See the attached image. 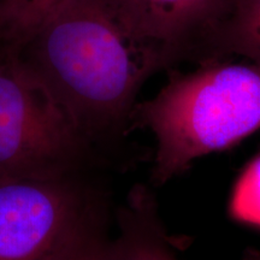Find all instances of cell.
<instances>
[{
	"instance_id": "7c38bea8",
	"label": "cell",
	"mask_w": 260,
	"mask_h": 260,
	"mask_svg": "<svg viewBox=\"0 0 260 260\" xmlns=\"http://www.w3.org/2000/svg\"><path fill=\"white\" fill-rule=\"evenodd\" d=\"M3 2V0H0V3H2Z\"/></svg>"
},
{
	"instance_id": "277c9868",
	"label": "cell",
	"mask_w": 260,
	"mask_h": 260,
	"mask_svg": "<svg viewBox=\"0 0 260 260\" xmlns=\"http://www.w3.org/2000/svg\"><path fill=\"white\" fill-rule=\"evenodd\" d=\"M106 203L94 174L0 180V260H45Z\"/></svg>"
},
{
	"instance_id": "6da1fadb",
	"label": "cell",
	"mask_w": 260,
	"mask_h": 260,
	"mask_svg": "<svg viewBox=\"0 0 260 260\" xmlns=\"http://www.w3.org/2000/svg\"><path fill=\"white\" fill-rule=\"evenodd\" d=\"M28 69L111 167L136 96L161 58L133 34L115 0H73L18 51Z\"/></svg>"
},
{
	"instance_id": "7a4b0ae2",
	"label": "cell",
	"mask_w": 260,
	"mask_h": 260,
	"mask_svg": "<svg viewBox=\"0 0 260 260\" xmlns=\"http://www.w3.org/2000/svg\"><path fill=\"white\" fill-rule=\"evenodd\" d=\"M157 141L151 184L159 187L204 155L236 145L260 129V64L204 61L190 73L168 70V82L136 103L130 132Z\"/></svg>"
},
{
	"instance_id": "9c48e42d",
	"label": "cell",
	"mask_w": 260,
	"mask_h": 260,
	"mask_svg": "<svg viewBox=\"0 0 260 260\" xmlns=\"http://www.w3.org/2000/svg\"><path fill=\"white\" fill-rule=\"evenodd\" d=\"M107 226L109 203L90 212L45 260H96L109 237Z\"/></svg>"
},
{
	"instance_id": "30bf717a",
	"label": "cell",
	"mask_w": 260,
	"mask_h": 260,
	"mask_svg": "<svg viewBox=\"0 0 260 260\" xmlns=\"http://www.w3.org/2000/svg\"><path fill=\"white\" fill-rule=\"evenodd\" d=\"M233 211L240 218L260 224V157L240 180L233 200Z\"/></svg>"
},
{
	"instance_id": "3957f363",
	"label": "cell",
	"mask_w": 260,
	"mask_h": 260,
	"mask_svg": "<svg viewBox=\"0 0 260 260\" xmlns=\"http://www.w3.org/2000/svg\"><path fill=\"white\" fill-rule=\"evenodd\" d=\"M107 167L18 54L0 47V180L58 178Z\"/></svg>"
},
{
	"instance_id": "8fae6325",
	"label": "cell",
	"mask_w": 260,
	"mask_h": 260,
	"mask_svg": "<svg viewBox=\"0 0 260 260\" xmlns=\"http://www.w3.org/2000/svg\"><path fill=\"white\" fill-rule=\"evenodd\" d=\"M241 260H260V249L247 248L243 252Z\"/></svg>"
},
{
	"instance_id": "52a82bcc",
	"label": "cell",
	"mask_w": 260,
	"mask_h": 260,
	"mask_svg": "<svg viewBox=\"0 0 260 260\" xmlns=\"http://www.w3.org/2000/svg\"><path fill=\"white\" fill-rule=\"evenodd\" d=\"M230 56H241L260 64V0H229L194 61L200 64Z\"/></svg>"
},
{
	"instance_id": "8992f818",
	"label": "cell",
	"mask_w": 260,
	"mask_h": 260,
	"mask_svg": "<svg viewBox=\"0 0 260 260\" xmlns=\"http://www.w3.org/2000/svg\"><path fill=\"white\" fill-rule=\"evenodd\" d=\"M118 235L107 239L96 260H177L152 188L135 184L116 211Z\"/></svg>"
},
{
	"instance_id": "5b68a950",
	"label": "cell",
	"mask_w": 260,
	"mask_h": 260,
	"mask_svg": "<svg viewBox=\"0 0 260 260\" xmlns=\"http://www.w3.org/2000/svg\"><path fill=\"white\" fill-rule=\"evenodd\" d=\"M133 34L157 52L165 70L194 61L229 0H115Z\"/></svg>"
},
{
	"instance_id": "ba28073f",
	"label": "cell",
	"mask_w": 260,
	"mask_h": 260,
	"mask_svg": "<svg viewBox=\"0 0 260 260\" xmlns=\"http://www.w3.org/2000/svg\"><path fill=\"white\" fill-rule=\"evenodd\" d=\"M73 0H3L0 47L18 51Z\"/></svg>"
}]
</instances>
